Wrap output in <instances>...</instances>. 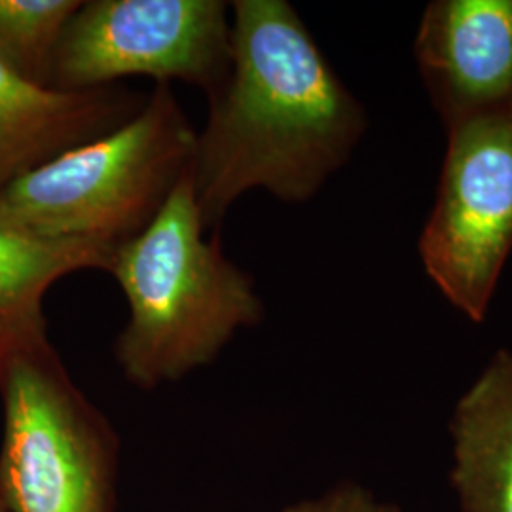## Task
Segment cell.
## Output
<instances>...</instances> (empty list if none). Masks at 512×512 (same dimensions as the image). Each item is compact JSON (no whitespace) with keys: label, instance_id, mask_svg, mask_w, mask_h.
<instances>
[{"label":"cell","instance_id":"6da1fadb","mask_svg":"<svg viewBox=\"0 0 512 512\" xmlns=\"http://www.w3.org/2000/svg\"><path fill=\"white\" fill-rule=\"evenodd\" d=\"M230 10V69L207 97L190 165L207 230L255 190L310 202L366 129L363 105L287 0H236Z\"/></svg>","mask_w":512,"mask_h":512},{"label":"cell","instance_id":"7a4b0ae2","mask_svg":"<svg viewBox=\"0 0 512 512\" xmlns=\"http://www.w3.org/2000/svg\"><path fill=\"white\" fill-rule=\"evenodd\" d=\"M205 230L188 171L158 217L112 251L107 272L128 302L114 359L139 389L211 365L239 330L264 317L253 277Z\"/></svg>","mask_w":512,"mask_h":512},{"label":"cell","instance_id":"3957f363","mask_svg":"<svg viewBox=\"0 0 512 512\" xmlns=\"http://www.w3.org/2000/svg\"><path fill=\"white\" fill-rule=\"evenodd\" d=\"M196 145L169 84L120 128L69 148L0 192V226L33 238L92 241L112 251L139 236L190 171Z\"/></svg>","mask_w":512,"mask_h":512},{"label":"cell","instance_id":"277c9868","mask_svg":"<svg viewBox=\"0 0 512 512\" xmlns=\"http://www.w3.org/2000/svg\"><path fill=\"white\" fill-rule=\"evenodd\" d=\"M0 497L10 512H114L118 439L46 323L0 334Z\"/></svg>","mask_w":512,"mask_h":512},{"label":"cell","instance_id":"5b68a950","mask_svg":"<svg viewBox=\"0 0 512 512\" xmlns=\"http://www.w3.org/2000/svg\"><path fill=\"white\" fill-rule=\"evenodd\" d=\"M230 44L224 0H84L55 46L48 88L92 92L148 76L209 97L230 69Z\"/></svg>","mask_w":512,"mask_h":512},{"label":"cell","instance_id":"8992f818","mask_svg":"<svg viewBox=\"0 0 512 512\" xmlns=\"http://www.w3.org/2000/svg\"><path fill=\"white\" fill-rule=\"evenodd\" d=\"M512 249V109L448 128L439 196L420 238L425 272L475 323Z\"/></svg>","mask_w":512,"mask_h":512},{"label":"cell","instance_id":"52a82bcc","mask_svg":"<svg viewBox=\"0 0 512 512\" xmlns=\"http://www.w3.org/2000/svg\"><path fill=\"white\" fill-rule=\"evenodd\" d=\"M416 57L446 128L512 109V0H437Z\"/></svg>","mask_w":512,"mask_h":512},{"label":"cell","instance_id":"ba28073f","mask_svg":"<svg viewBox=\"0 0 512 512\" xmlns=\"http://www.w3.org/2000/svg\"><path fill=\"white\" fill-rule=\"evenodd\" d=\"M147 95L124 86L65 93L0 65V192L31 169L131 120Z\"/></svg>","mask_w":512,"mask_h":512},{"label":"cell","instance_id":"9c48e42d","mask_svg":"<svg viewBox=\"0 0 512 512\" xmlns=\"http://www.w3.org/2000/svg\"><path fill=\"white\" fill-rule=\"evenodd\" d=\"M452 439L463 512H512L511 351H499L461 397Z\"/></svg>","mask_w":512,"mask_h":512},{"label":"cell","instance_id":"30bf717a","mask_svg":"<svg viewBox=\"0 0 512 512\" xmlns=\"http://www.w3.org/2000/svg\"><path fill=\"white\" fill-rule=\"evenodd\" d=\"M110 256L101 243L33 238L0 226V334L46 323L48 289L74 272H107Z\"/></svg>","mask_w":512,"mask_h":512},{"label":"cell","instance_id":"8fae6325","mask_svg":"<svg viewBox=\"0 0 512 512\" xmlns=\"http://www.w3.org/2000/svg\"><path fill=\"white\" fill-rule=\"evenodd\" d=\"M80 4L82 0H0V65L48 88L55 46Z\"/></svg>","mask_w":512,"mask_h":512},{"label":"cell","instance_id":"7c38bea8","mask_svg":"<svg viewBox=\"0 0 512 512\" xmlns=\"http://www.w3.org/2000/svg\"><path fill=\"white\" fill-rule=\"evenodd\" d=\"M277 512H397L359 484L344 482L329 492L298 501Z\"/></svg>","mask_w":512,"mask_h":512},{"label":"cell","instance_id":"4fadbf2b","mask_svg":"<svg viewBox=\"0 0 512 512\" xmlns=\"http://www.w3.org/2000/svg\"><path fill=\"white\" fill-rule=\"evenodd\" d=\"M0 512H10L8 511V507H6V503L2 501V497H0Z\"/></svg>","mask_w":512,"mask_h":512}]
</instances>
